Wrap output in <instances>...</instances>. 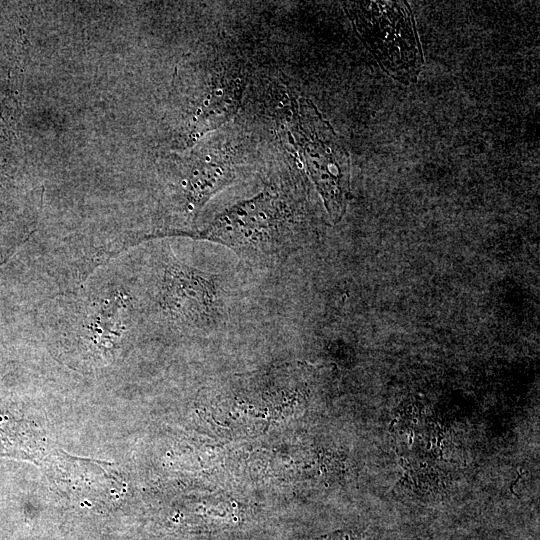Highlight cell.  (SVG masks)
Returning <instances> with one entry per match:
<instances>
[{
    "label": "cell",
    "instance_id": "cell-2",
    "mask_svg": "<svg viewBox=\"0 0 540 540\" xmlns=\"http://www.w3.org/2000/svg\"><path fill=\"white\" fill-rule=\"evenodd\" d=\"M344 7L380 67L403 84L415 83L424 60L414 17L406 1H356Z\"/></svg>",
    "mask_w": 540,
    "mask_h": 540
},
{
    "label": "cell",
    "instance_id": "cell-4",
    "mask_svg": "<svg viewBox=\"0 0 540 540\" xmlns=\"http://www.w3.org/2000/svg\"><path fill=\"white\" fill-rule=\"evenodd\" d=\"M162 285V305L173 319L214 327L226 317L228 293L221 277L174 262L166 267Z\"/></svg>",
    "mask_w": 540,
    "mask_h": 540
},
{
    "label": "cell",
    "instance_id": "cell-1",
    "mask_svg": "<svg viewBox=\"0 0 540 540\" xmlns=\"http://www.w3.org/2000/svg\"><path fill=\"white\" fill-rule=\"evenodd\" d=\"M296 198L283 185L270 184L249 199L219 213L202 232L255 262H273L296 248Z\"/></svg>",
    "mask_w": 540,
    "mask_h": 540
},
{
    "label": "cell",
    "instance_id": "cell-5",
    "mask_svg": "<svg viewBox=\"0 0 540 540\" xmlns=\"http://www.w3.org/2000/svg\"><path fill=\"white\" fill-rule=\"evenodd\" d=\"M238 154L231 143L212 142L195 155L183 183L190 213H197L212 196L237 179L243 164Z\"/></svg>",
    "mask_w": 540,
    "mask_h": 540
},
{
    "label": "cell",
    "instance_id": "cell-3",
    "mask_svg": "<svg viewBox=\"0 0 540 540\" xmlns=\"http://www.w3.org/2000/svg\"><path fill=\"white\" fill-rule=\"evenodd\" d=\"M293 108V134L305 168L330 219L337 223L345 214L350 195L349 154L309 99L299 98Z\"/></svg>",
    "mask_w": 540,
    "mask_h": 540
}]
</instances>
